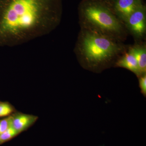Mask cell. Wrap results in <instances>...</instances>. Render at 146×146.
<instances>
[{"mask_svg":"<svg viewBox=\"0 0 146 146\" xmlns=\"http://www.w3.org/2000/svg\"><path fill=\"white\" fill-rule=\"evenodd\" d=\"M10 126H11V115L0 120V135Z\"/></svg>","mask_w":146,"mask_h":146,"instance_id":"cell-11","label":"cell"},{"mask_svg":"<svg viewBox=\"0 0 146 146\" xmlns=\"http://www.w3.org/2000/svg\"><path fill=\"white\" fill-rule=\"evenodd\" d=\"M139 87L141 89V94L145 97H146V75L144 74L139 77Z\"/></svg>","mask_w":146,"mask_h":146,"instance_id":"cell-12","label":"cell"},{"mask_svg":"<svg viewBox=\"0 0 146 146\" xmlns=\"http://www.w3.org/2000/svg\"><path fill=\"white\" fill-rule=\"evenodd\" d=\"M16 111L12 105L7 102H0V118L6 117Z\"/></svg>","mask_w":146,"mask_h":146,"instance_id":"cell-9","label":"cell"},{"mask_svg":"<svg viewBox=\"0 0 146 146\" xmlns=\"http://www.w3.org/2000/svg\"><path fill=\"white\" fill-rule=\"evenodd\" d=\"M129 50L136 58L141 76L146 74V49L144 46H136L131 48Z\"/></svg>","mask_w":146,"mask_h":146,"instance_id":"cell-8","label":"cell"},{"mask_svg":"<svg viewBox=\"0 0 146 146\" xmlns=\"http://www.w3.org/2000/svg\"><path fill=\"white\" fill-rule=\"evenodd\" d=\"M61 0H0V47L23 44L52 31Z\"/></svg>","mask_w":146,"mask_h":146,"instance_id":"cell-1","label":"cell"},{"mask_svg":"<svg viewBox=\"0 0 146 146\" xmlns=\"http://www.w3.org/2000/svg\"><path fill=\"white\" fill-rule=\"evenodd\" d=\"M82 16L91 30L110 35L121 33L123 27L117 18L105 6L96 2H88L81 9Z\"/></svg>","mask_w":146,"mask_h":146,"instance_id":"cell-3","label":"cell"},{"mask_svg":"<svg viewBox=\"0 0 146 146\" xmlns=\"http://www.w3.org/2000/svg\"><path fill=\"white\" fill-rule=\"evenodd\" d=\"M11 126L19 133L28 129L36 122L37 116L16 111L11 115Z\"/></svg>","mask_w":146,"mask_h":146,"instance_id":"cell-5","label":"cell"},{"mask_svg":"<svg viewBox=\"0 0 146 146\" xmlns=\"http://www.w3.org/2000/svg\"><path fill=\"white\" fill-rule=\"evenodd\" d=\"M19 133H20L15 129L13 128L12 126H10L0 135L1 143L11 140L14 137H16Z\"/></svg>","mask_w":146,"mask_h":146,"instance_id":"cell-10","label":"cell"},{"mask_svg":"<svg viewBox=\"0 0 146 146\" xmlns=\"http://www.w3.org/2000/svg\"><path fill=\"white\" fill-rule=\"evenodd\" d=\"M146 10L141 5L125 21L129 29L135 36L141 37L146 30Z\"/></svg>","mask_w":146,"mask_h":146,"instance_id":"cell-4","label":"cell"},{"mask_svg":"<svg viewBox=\"0 0 146 146\" xmlns=\"http://www.w3.org/2000/svg\"><path fill=\"white\" fill-rule=\"evenodd\" d=\"M2 144L1 142V138H0V144Z\"/></svg>","mask_w":146,"mask_h":146,"instance_id":"cell-13","label":"cell"},{"mask_svg":"<svg viewBox=\"0 0 146 146\" xmlns=\"http://www.w3.org/2000/svg\"><path fill=\"white\" fill-rule=\"evenodd\" d=\"M141 5V0H117L115 10L118 16L125 21Z\"/></svg>","mask_w":146,"mask_h":146,"instance_id":"cell-6","label":"cell"},{"mask_svg":"<svg viewBox=\"0 0 146 146\" xmlns=\"http://www.w3.org/2000/svg\"><path fill=\"white\" fill-rule=\"evenodd\" d=\"M116 65L117 67L124 68L129 70L138 77L141 76L136 58L129 50L117 61Z\"/></svg>","mask_w":146,"mask_h":146,"instance_id":"cell-7","label":"cell"},{"mask_svg":"<svg viewBox=\"0 0 146 146\" xmlns=\"http://www.w3.org/2000/svg\"><path fill=\"white\" fill-rule=\"evenodd\" d=\"M79 42L80 54L91 68L106 65L121 50V46L111 36L91 30L83 33Z\"/></svg>","mask_w":146,"mask_h":146,"instance_id":"cell-2","label":"cell"}]
</instances>
